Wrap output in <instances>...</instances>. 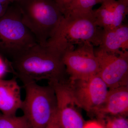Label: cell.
<instances>
[{"mask_svg": "<svg viewBox=\"0 0 128 128\" xmlns=\"http://www.w3.org/2000/svg\"><path fill=\"white\" fill-rule=\"evenodd\" d=\"M98 48L110 54H118L128 51V26L122 25L112 29H103Z\"/></svg>", "mask_w": 128, "mask_h": 128, "instance_id": "7c38bea8", "label": "cell"}, {"mask_svg": "<svg viewBox=\"0 0 128 128\" xmlns=\"http://www.w3.org/2000/svg\"><path fill=\"white\" fill-rule=\"evenodd\" d=\"M22 19L38 43L47 44L64 16L54 0H18Z\"/></svg>", "mask_w": 128, "mask_h": 128, "instance_id": "3957f363", "label": "cell"}, {"mask_svg": "<svg viewBox=\"0 0 128 128\" xmlns=\"http://www.w3.org/2000/svg\"><path fill=\"white\" fill-rule=\"evenodd\" d=\"M45 128H63L60 121L57 110Z\"/></svg>", "mask_w": 128, "mask_h": 128, "instance_id": "ac0fdd59", "label": "cell"}, {"mask_svg": "<svg viewBox=\"0 0 128 128\" xmlns=\"http://www.w3.org/2000/svg\"><path fill=\"white\" fill-rule=\"evenodd\" d=\"M23 100L21 88L16 78L0 79V112L7 115H15L21 109Z\"/></svg>", "mask_w": 128, "mask_h": 128, "instance_id": "30bf717a", "label": "cell"}, {"mask_svg": "<svg viewBox=\"0 0 128 128\" xmlns=\"http://www.w3.org/2000/svg\"><path fill=\"white\" fill-rule=\"evenodd\" d=\"M10 3L9 0H0V17L6 13Z\"/></svg>", "mask_w": 128, "mask_h": 128, "instance_id": "d6986e66", "label": "cell"}, {"mask_svg": "<svg viewBox=\"0 0 128 128\" xmlns=\"http://www.w3.org/2000/svg\"><path fill=\"white\" fill-rule=\"evenodd\" d=\"M92 14L97 25L102 29H112L122 25L128 12V2L123 0H103Z\"/></svg>", "mask_w": 128, "mask_h": 128, "instance_id": "9c48e42d", "label": "cell"}, {"mask_svg": "<svg viewBox=\"0 0 128 128\" xmlns=\"http://www.w3.org/2000/svg\"><path fill=\"white\" fill-rule=\"evenodd\" d=\"M94 52L99 62L98 75L108 89L128 86V51L114 54L98 48Z\"/></svg>", "mask_w": 128, "mask_h": 128, "instance_id": "ba28073f", "label": "cell"}, {"mask_svg": "<svg viewBox=\"0 0 128 128\" xmlns=\"http://www.w3.org/2000/svg\"><path fill=\"white\" fill-rule=\"evenodd\" d=\"M18 0H9L10 2H11V3H14V2H16Z\"/></svg>", "mask_w": 128, "mask_h": 128, "instance_id": "ffe728a7", "label": "cell"}, {"mask_svg": "<svg viewBox=\"0 0 128 128\" xmlns=\"http://www.w3.org/2000/svg\"><path fill=\"white\" fill-rule=\"evenodd\" d=\"M68 83L72 94L79 107L89 114L96 116L109 89L98 74L82 80L68 78Z\"/></svg>", "mask_w": 128, "mask_h": 128, "instance_id": "8992f818", "label": "cell"}, {"mask_svg": "<svg viewBox=\"0 0 128 128\" xmlns=\"http://www.w3.org/2000/svg\"><path fill=\"white\" fill-rule=\"evenodd\" d=\"M1 55L0 54V79H2L1 77L8 72H12L13 74L14 73L12 61L4 59Z\"/></svg>", "mask_w": 128, "mask_h": 128, "instance_id": "2e32d148", "label": "cell"}, {"mask_svg": "<svg viewBox=\"0 0 128 128\" xmlns=\"http://www.w3.org/2000/svg\"><path fill=\"white\" fill-rule=\"evenodd\" d=\"M103 0H73L64 16L70 14H87L93 11V6Z\"/></svg>", "mask_w": 128, "mask_h": 128, "instance_id": "4fadbf2b", "label": "cell"}, {"mask_svg": "<svg viewBox=\"0 0 128 128\" xmlns=\"http://www.w3.org/2000/svg\"><path fill=\"white\" fill-rule=\"evenodd\" d=\"M64 16L68 10L73 0H54Z\"/></svg>", "mask_w": 128, "mask_h": 128, "instance_id": "e0dca14e", "label": "cell"}, {"mask_svg": "<svg viewBox=\"0 0 128 128\" xmlns=\"http://www.w3.org/2000/svg\"><path fill=\"white\" fill-rule=\"evenodd\" d=\"M102 31L96 24L92 12L87 14H70L64 16L48 42L63 52L83 43L99 46Z\"/></svg>", "mask_w": 128, "mask_h": 128, "instance_id": "7a4b0ae2", "label": "cell"}, {"mask_svg": "<svg viewBox=\"0 0 128 128\" xmlns=\"http://www.w3.org/2000/svg\"><path fill=\"white\" fill-rule=\"evenodd\" d=\"M128 114V86L108 89L104 103L96 116L126 117Z\"/></svg>", "mask_w": 128, "mask_h": 128, "instance_id": "8fae6325", "label": "cell"}, {"mask_svg": "<svg viewBox=\"0 0 128 128\" xmlns=\"http://www.w3.org/2000/svg\"><path fill=\"white\" fill-rule=\"evenodd\" d=\"M25 98L21 110L31 128H45L57 110V101L52 87L37 82L24 84Z\"/></svg>", "mask_w": 128, "mask_h": 128, "instance_id": "5b68a950", "label": "cell"}, {"mask_svg": "<svg viewBox=\"0 0 128 128\" xmlns=\"http://www.w3.org/2000/svg\"><path fill=\"white\" fill-rule=\"evenodd\" d=\"M0 17V54L12 60L38 43L22 19L16 2Z\"/></svg>", "mask_w": 128, "mask_h": 128, "instance_id": "277c9868", "label": "cell"}, {"mask_svg": "<svg viewBox=\"0 0 128 128\" xmlns=\"http://www.w3.org/2000/svg\"><path fill=\"white\" fill-rule=\"evenodd\" d=\"M63 52L47 42L37 43L12 60L16 77L23 84L42 80L48 83L68 78L62 60Z\"/></svg>", "mask_w": 128, "mask_h": 128, "instance_id": "6da1fadb", "label": "cell"}, {"mask_svg": "<svg viewBox=\"0 0 128 128\" xmlns=\"http://www.w3.org/2000/svg\"><path fill=\"white\" fill-rule=\"evenodd\" d=\"M103 128H128L126 117L106 116L99 118Z\"/></svg>", "mask_w": 128, "mask_h": 128, "instance_id": "9a60e30c", "label": "cell"}, {"mask_svg": "<svg viewBox=\"0 0 128 128\" xmlns=\"http://www.w3.org/2000/svg\"><path fill=\"white\" fill-rule=\"evenodd\" d=\"M0 128H31L24 115H7L0 113Z\"/></svg>", "mask_w": 128, "mask_h": 128, "instance_id": "5bb4252c", "label": "cell"}, {"mask_svg": "<svg viewBox=\"0 0 128 128\" xmlns=\"http://www.w3.org/2000/svg\"><path fill=\"white\" fill-rule=\"evenodd\" d=\"M94 47L90 43H83L63 52L62 60L69 80L87 79L98 74L99 62Z\"/></svg>", "mask_w": 128, "mask_h": 128, "instance_id": "52a82bcc", "label": "cell"}, {"mask_svg": "<svg viewBox=\"0 0 128 128\" xmlns=\"http://www.w3.org/2000/svg\"><path fill=\"white\" fill-rule=\"evenodd\" d=\"M123 0L125 1V2H128V0Z\"/></svg>", "mask_w": 128, "mask_h": 128, "instance_id": "44dd1931", "label": "cell"}]
</instances>
